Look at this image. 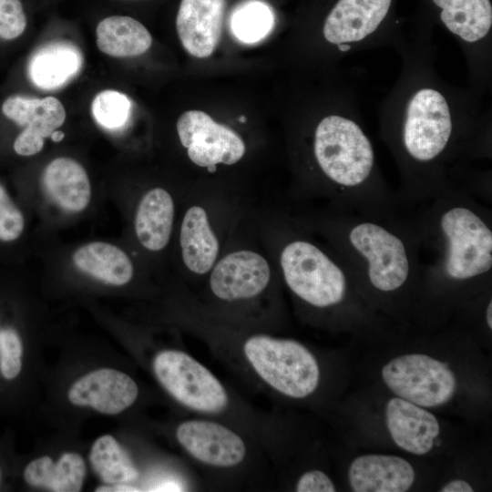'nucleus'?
<instances>
[{
	"mask_svg": "<svg viewBox=\"0 0 492 492\" xmlns=\"http://www.w3.org/2000/svg\"><path fill=\"white\" fill-rule=\"evenodd\" d=\"M82 65L83 56L77 46L67 41L50 42L33 54L28 75L35 86L54 89L76 77Z\"/></svg>",
	"mask_w": 492,
	"mask_h": 492,
	"instance_id": "obj_20",
	"label": "nucleus"
},
{
	"mask_svg": "<svg viewBox=\"0 0 492 492\" xmlns=\"http://www.w3.org/2000/svg\"><path fill=\"white\" fill-rule=\"evenodd\" d=\"M153 371L166 391L182 405L215 414L229 403L220 380L201 363L179 350H164L153 360Z\"/></svg>",
	"mask_w": 492,
	"mask_h": 492,
	"instance_id": "obj_8",
	"label": "nucleus"
},
{
	"mask_svg": "<svg viewBox=\"0 0 492 492\" xmlns=\"http://www.w3.org/2000/svg\"><path fill=\"white\" fill-rule=\"evenodd\" d=\"M2 112L24 128L13 144L15 152L24 157L40 152L45 139L64 124L67 117L63 104L55 97L38 98L14 95L3 102Z\"/></svg>",
	"mask_w": 492,
	"mask_h": 492,
	"instance_id": "obj_12",
	"label": "nucleus"
},
{
	"mask_svg": "<svg viewBox=\"0 0 492 492\" xmlns=\"http://www.w3.org/2000/svg\"><path fill=\"white\" fill-rule=\"evenodd\" d=\"M442 12L444 25L467 42L485 37L492 25L489 0H433Z\"/></svg>",
	"mask_w": 492,
	"mask_h": 492,
	"instance_id": "obj_24",
	"label": "nucleus"
},
{
	"mask_svg": "<svg viewBox=\"0 0 492 492\" xmlns=\"http://www.w3.org/2000/svg\"><path fill=\"white\" fill-rule=\"evenodd\" d=\"M26 220L23 212L0 183V241L11 243L23 234Z\"/></svg>",
	"mask_w": 492,
	"mask_h": 492,
	"instance_id": "obj_29",
	"label": "nucleus"
},
{
	"mask_svg": "<svg viewBox=\"0 0 492 492\" xmlns=\"http://www.w3.org/2000/svg\"><path fill=\"white\" fill-rule=\"evenodd\" d=\"M89 460L100 479L108 485L128 484L138 477V471L132 461L109 435L95 441Z\"/></svg>",
	"mask_w": 492,
	"mask_h": 492,
	"instance_id": "obj_25",
	"label": "nucleus"
},
{
	"mask_svg": "<svg viewBox=\"0 0 492 492\" xmlns=\"http://www.w3.org/2000/svg\"><path fill=\"white\" fill-rule=\"evenodd\" d=\"M98 49L114 57H131L144 54L152 37L143 24L127 15H111L102 19L96 28Z\"/></svg>",
	"mask_w": 492,
	"mask_h": 492,
	"instance_id": "obj_22",
	"label": "nucleus"
},
{
	"mask_svg": "<svg viewBox=\"0 0 492 492\" xmlns=\"http://www.w3.org/2000/svg\"><path fill=\"white\" fill-rule=\"evenodd\" d=\"M289 209L335 251L353 276H360L377 292H397L420 272L414 228L386 221L379 213H348L331 203L322 207L295 203Z\"/></svg>",
	"mask_w": 492,
	"mask_h": 492,
	"instance_id": "obj_1",
	"label": "nucleus"
},
{
	"mask_svg": "<svg viewBox=\"0 0 492 492\" xmlns=\"http://www.w3.org/2000/svg\"><path fill=\"white\" fill-rule=\"evenodd\" d=\"M179 445L198 461L217 467L241 464L246 456L243 439L229 427L208 420L182 422L176 430Z\"/></svg>",
	"mask_w": 492,
	"mask_h": 492,
	"instance_id": "obj_13",
	"label": "nucleus"
},
{
	"mask_svg": "<svg viewBox=\"0 0 492 492\" xmlns=\"http://www.w3.org/2000/svg\"><path fill=\"white\" fill-rule=\"evenodd\" d=\"M85 472V462L78 454L65 453L56 463L46 456L31 461L24 477L33 487L55 492H77L82 487Z\"/></svg>",
	"mask_w": 492,
	"mask_h": 492,
	"instance_id": "obj_23",
	"label": "nucleus"
},
{
	"mask_svg": "<svg viewBox=\"0 0 492 492\" xmlns=\"http://www.w3.org/2000/svg\"><path fill=\"white\" fill-rule=\"evenodd\" d=\"M26 27V16L20 0H0V37L12 40Z\"/></svg>",
	"mask_w": 492,
	"mask_h": 492,
	"instance_id": "obj_30",
	"label": "nucleus"
},
{
	"mask_svg": "<svg viewBox=\"0 0 492 492\" xmlns=\"http://www.w3.org/2000/svg\"><path fill=\"white\" fill-rule=\"evenodd\" d=\"M313 156L323 180L312 200L355 206L352 191L364 187L374 160L372 144L361 128L340 116L323 118L313 134Z\"/></svg>",
	"mask_w": 492,
	"mask_h": 492,
	"instance_id": "obj_5",
	"label": "nucleus"
},
{
	"mask_svg": "<svg viewBox=\"0 0 492 492\" xmlns=\"http://www.w3.org/2000/svg\"><path fill=\"white\" fill-rule=\"evenodd\" d=\"M348 479L355 492H405L413 486L415 472L403 457L369 454L352 461Z\"/></svg>",
	"mask_w": 492,
	"mask_h": 492,
	"instance_id": "obj_17",
	"label": "nucleus"
},
{
	"mask_svg": "<svg viewBox=\"0 0 492 492\" xmlns=\"http://www.w3.org/2000/svg\"><path fill=\"white\" fill-rule=\"evenodd\" d=\"M452 133L448 105L441 93L419 90L410 100L403 129V143L408 155L419 162L437 158Z\"/></svg>",
	"mask_w": 492,
	"mask_h": 492,
	"instance_id": "obj_10",
	"label": "nucleus"
},
{
	"mask_svg": "<svg viewBox=\"0 0 492 492\" xmlns=\"http://www.w3.org/2000/svg\"><path fill=\"white\" fill-rule=\"evenodd\" d=\"M486 322L489 330L492 329V301L490 300L486 309Z\"/></svg>",
	"mask_w": 492,
	"mask_h": 492,
	"instance_id": "obj_33",
	"label": "nucleus"
},
{
	"mask_svg": "<svg viewBox=\"0 0 492 492\" xmlns=\"http://www.w3.org/2000/svg\"><path fill=\"white\" fill-rule=\"evenodd\" d=\"M418 238L434 247L432 261L421 262L429 278L466 283L490 275L492 230L481 209L462 195L437 193Z\"/></svg>",
	"mask_w": 492,
	"mask_h": 492,
	"instance_id": "obj_3",
	"label": "nucleus"
},
{
	"mask_svg": "<svg viewBox=\"0 0 492 492\" xmlns=\"http://www.w3.org/2000/svg\"><path fill=\"white\" fill-rule=\"evenodd\" d=\"M473 490L472 486L463 479L451 480L440 489L441 492H473Z\"/></svg>",
	"mask_w": 492,
	"mask_h": 492,
	"instance_id": "obj_32",
	"label": "nucleus"
},
{
	"mask_svg": "<svg viewBox=\"0 0 492 492\" xmlns=\"http://www.w3.org/2000/svg\"><path fill=\"white\" fill-rule=\"evenodd\" d=\"M295 490L298 492H334L335 487L327 474L313 469L303 473L299 477Z\"/></svg>",
	"mask_w": 492,
	"mask_h": 492,
	"instance_id": "obj_31",
	"label": "nucleus"
},
{
	"mask_svg": "<svg viewBox=\"0 0 492 492\" xmlns=\"http://www.w3.org/2000/svg\"><path fill=\"white\" fill-rule=\"evenodd\" d=\"M253 205L202 284L212 302L210 308L228 316L245 317L246 312L270 299L282 284L277 267L258 234Z\"/></svg>",
	"mask_w": 492,
	"mask_h": 492,
	"instance_id": "obj_4",
	"label": "nucleus"
},
{
	"mask_svg": "<svg viewBox=\"0 0 492 492\" xmlns=\"http://www.w3.org/2000/svg\"><path fill=\"white\" fill-rule=\"evenodd\" d=\"M91 111L96 121L108 129H119L130 117L131 102L117 90H103L93 99Z\"/></svg>",
	"mask_w": 492,
	"mask_h": 492,
	"instance_id": "obj_27",
	"label": "nucleus"
},
{
	"mask_svg": "<svg viewBox=\"0 0 492 492\" xmlns=\"http://www.w3.org/2000/svg\"><path fill=\"white\" fill-rule=\"evenodd\" d=\"M185 183L177 190L152 185L138 193L133 211V232L149 256L171 249Z\"/></svg>",
	"mask_w": 492,
	"mask_h": 492,
	"instance_id": "obj_11",
	"label": "nucleus"
},
{
	"mask_svg": "<svg viewBox=\"0 0 492 492\" xmlns=\"http://www.w3.org/2000/svg\"><path fill=\"white\" fill-rule=\"evenodd\" d=\"M176 130L188 160L208 175V179H216L221 167L232 168L247 156L248 145L241 135L203 111L184 112Z\"/></svg>",
	"mask_w": 492,
	"mask_h": 492,
	"instance_id": "obj_7",
	"label": "nucleus"
},
{
	"mask_svg": "<svg viewBox=\"0 0 492 492\" xmlns=\"http://www.w3.org/2000/svg\"><path fill=\"white\" fill-rule=\"evenodd\" d=\"M42 182L49 198L63 210H84L91 200V184L84 167L72 158L59 157L46 167Z\"/></svg>",
	"mask_w": 492,
	"mask_h": 492,
	"instance_id": "obj_19",
	"label": "nucleus"
},
{
	"mask_svg": "<svg viewBox=\"0 0 492 492\" xmlns=\"http://www.w3.org/2000/svg\"><path fill=\"white\" fill-rule=\"evenodd\" d=\"M73 261L81 272L114 286L128 284L136 275V265L123 249L117 245L92 241L80 246Z\"/></svg>",
	"mask_w": 492,
	"mask_h": 492,
	"instance_id": "obj_21",
	"label": "nucleus"
},
{
	"mask_svg": "<svg viewBox=\"0 0 492 492\" xmlns=\"http://www.w3.org/2000/svg\"><path fill=\"white\" fill-rule=\"evenodd\" d=\"M385 421L393 441L413 455H425L440 434L437 418L428 410L398 396L385 406Z\"/></svg>",
	"mask_w": 492,
	"mask_h": 492,
	"instance_id": "obj_16",
	"label": "nucleus"
},
{
	"mask_svg": "<svg viewBox=\"0 0 492 492\" xmlns=\"http://www.w3.org/2000/svg\"><path fill=\"white\" fill-rule=\"evenodd\" d=\"M0 479H1V472H0Z\"/></svg>",
	"mask_w": 492,
	"mask_h": 492,
	"instance_id": "obj_34",
	"label": "nucleus"
},
{
	"mask_svg": "<svg viewBox=\"0 0 492 492\" xmlns=\"http://www.w3.org/2000/svg\"><path fill=\"white\" fill-rule=\"evenodd\" d=\"M272 7L261 0L239 4L230 18L232 35L241 42L252 44L266 37L274 26Z\"/></svg>",
	"mask_w": 492,
	"mask_h": 492,
	"instance_id": "obj_26",
	"label": "nucleus"
},
{
	"mask_svg": "<svg viewBox=\"0 0 492 492\" xmlns=\"http://www.w3.org/2000/svg\"><path fill=\"white\" fill-rule=\"evenodd\" d=\"M242 348L256 374L278 393L301 399L317 389L319 364L300 342L260 333L247 336Z\"/></svg>",
	"mask_w": 492,
	"mask_h": 492,
	"instance_id": "obj_6",
	"label": "nucleus"
},
{
	"mask_svg": "<svg viewBox=\"0 0 492 492\" xmlns=\"http://www.w3.org/2000/svg\"><path fill=\"white\" fill-rule=\"evenodd\" d=\"M392 0H339L326 17L323 35L332 44L364 39L376 30Z\"/></svg>",
	"mask_w": 492,
	"mask_h": 492,
	"instance_id": "obj_18",
	"label": "nucleus"
},
{
	"mask_svg": "<svg viewBox=\"0 0 492 492\" xmlns=\"http://www.w3.org/2000/svg\"><path fill=\"white\" fill-rule=\"evenodd\" d=\"M135 381L123 372L102 368L88 373L73 384L69 401L78 406H91L107 415H116L129 407L137 399Z\"/></svg>",
	"mask_w": 492,
	"mask_h": 492,
	"instance_id": "obj_14",
	"label": "nucleus"
},
{
	"mask_svg": "<svg viewBox=\"0 0 492 492\" xmlns=\"http://www.w3.org/2000/svg\"><path fill=\"white\" fill-rule=\"evenodd\" d=\"M261 197L224 180L185 183L171 247L185 280L203 284L235 228Z\"/></svg>",
	"mask_w": 492,
	"mask_h": 492,
	"instance_id": "obj_2",
	"label": "nucleus"
},
{
	"mask_svg": "<svg viewBox=\"0 0 492 492\" xmlns=\"http://www.w3.org/2000/svg\"><path fill=\"white\" fill-rule=\"evenodd\" d=\"M382 378L396 396L422 407L446 404L456 389V379L448 364L424 354L393 358L383 367Z\"/></svg>",
	"mask_w": 492,
	"mask_h": 492,
	"instance_id": "obj_9",
	"label": "nucleus"
},
{
	"mask_svg": "<svg viewBox=\"0 0 492 492\" xmlns=\"http://www.w3.org/2000/svg\"><path fill=\"white\" fill-rule=\"evenodd\" d=\"M226 0H181L176 28L184 49L192 56H210L222 30Z\"/></svg>",
	"mask_w": 492,
	"mask_h": 492,
	"instance_id": "obj_15",
	"label": "nucleus"
},
{
	"mask_svg": "<svg viewBox=\"0 0 492 492\" xmlns=\"http://www.w3.org/2000/svg\"><path fill=\"white\" fill-rule=\"evenodd\" d=\"M23 345L18 333L10 326L0 328V372L5 379L15 378L22 367Z\"/></svg>",
	"mask_w": 492,
	"mask_h": 492,
	"instance_id": "obj_28",
	"label": "nucleus"
}]
</instances>
